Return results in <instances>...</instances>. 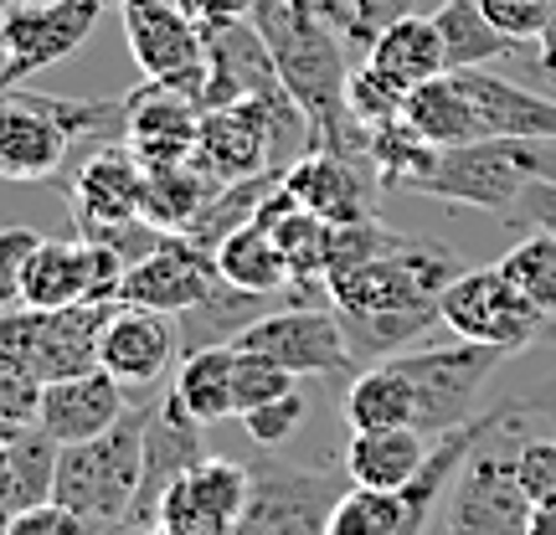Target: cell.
Masks as SVG:
<instances>
[{"label": "cell", "mask_w": 556, "mask_h": 535, "mask_svg": "<svg viewBox=\"0 0 556 535\" xmlns=\"http://www.w3.org/2000/svg\"><path fill=\"white\" fill-rule=\"evenodd\" d=\"M505 221H510V227H541V232L556 238V180H531L526 196L510 206Z\"/></svg>", "instance_id": "obj_42"}, {"label": "cell", "mask_w": 556, "mask_h": 535, "mask_svg": "<svg viewBox=\"0 0 556 535\" xmlns=\"http://www.w3.org/2000/svg\"><path fill=\"white\" fill-rule=\"evenodd\" d=\"M99 366L124 386H150L170 366H180V324L176 315L160 309H139V304H114V315L103 324L99 340Z\"/></svg>", "instance_id": "obj_17"}, {"label": "cell", "mask_w": 556, "mask_h": 535, "mask_svg": "<svg viewBox=\"0 0 556 535\" xmlns=\"http://www.w3.org/2000/svg\"><path fill=\"white\" fill-rule=\"evenodd\" d=\"M0 5H11V0H0Z\"/></svg>", "instance_id": "obj_49"}, {"label": "cell", "mask_w": 556, "mask_h": 535, "mask_svg": "<svg viewBox=\"0 0 556 535\" xmlns=\"http://www.w3.org/2000/svg\"><path fill=\"white\" fill-rule=\"evenodd\" d=\"M217 283H222L217 258L206 247H197L186 232H165V242H160L155 253L129 263V273L119 283V298L124 304H139V309H160V315H186Z\"/></svg>", "instance_id": "obj_15"}, {"label": "cell", "mask_w": 556, "mask_h": 535, "mask_svg": "<svg viewBox=\"0 0 556 535\" xmlns=\"http://www.w3.org/2000/svg\"><path fill=\"white\" fill-rule=\"evenodd\" d=\"M345 422H351V433L417 428V386L397 356L361 366V377L345 386Z\"/></svg>", "instance_id": "obj_23"}, {"label": "cell", "mask_w": 556, "mask_h": 535, "mask_svg": "<svg viewBox=\"0 0 556 535\" xmlns=\"http://www.w3.org/2000/svg\"><path fill=\"white\" fill-rule=\"evenodd\" d=\"M253 26L274 52V67L289 99L304 109L315 150H336V155H366V129L351 119V62H345V31L330 21L299 11L294 0H258L253 5Z\"/></svg>", "instance_id": "obj_2"}, {"label": "cell", "mask_w": 556, "mask_h": 535, "mask_svg": "<svg viewBox=\"0 0 556 535\" xmlns=\"http://www.w3.org/2000/svg\"><path fill=\"white\" fill-rule=\"evenodd\" d=\"M531 180H556V160L541 150V139H469L454 150H438L433 170L413 191L510 217V206L526 196Z\"/></svg>", "instance_id": "obj_4"}, {"label": "cell", "mask_w": 556, "mask_h": 535, "mask_svg": "<svg viewBox=\"0 0 556 535\" xmlns=\"http://www.w3.org/2000/svg\"><path fill=\"white\" fill-rule=\"evenodd\" d=\"M484 11L510 41H541L546 21H552V0H484Z\"/></svg>", "instance_id": "obj_41"}, {"label": "cell", "mask_w": 556, "mask_h": 535, "mask_svg": "<svg viewBox=\"0 0 556 535\" xmlns=\"http://www.w3.org/2000/svg\"><path fill=\"white\" fill-rule=\"evenodd\" d=\"M299 422H304V397H299V392H283V397L263 402V407H253V412H242L248 437L263 443V448H283V443L299 433Z\"/></svg>", "instance_id": "obj_38"}, {"label": "cell", "mask_w": 556, "mask_h": 535, "mask_svg": "<svg viewBox=\"0 0 556 535\" xmlns=\"http://www.w3.org/2000/svg\"><path fill=\"white\" fill-rule=\"evenodd\" d=\"M37 407H41V377L0 345V428L37 422Z\"/></svg>", "instance_id": "obj_35"}, {"label": "cell", "mask_w": 556, "mask_h": 535, "mask_svg": "<svg viewBox=\"0 0 556 535\" xmlns=\"http://www.w3.org/2000/svg\"><path fill=\"white\" fill-rule=\"evenodd\" d=\"M490 437H479L448 489V535H526L531 525V495L516 479V448H500Z\"/></svg>", "instance_id": "obj_12"}, {"label": "cell", "mask_w": 556, "mask_h": 535, "mask_svg": "<svg viewBox=\"0 0 556 535\" xmlns=\"http://www.w3.org/2000/svg\"><path fill=\"white\" fill-rule=\"evenodd\" d=\"M212 196H217V180L197 160L144 165V221H155L160 232H186Z\"/></svg>", "instance_id": "obj_27"}, {"label": "cell", "mask_w": 556, "mask_h": 535, "mask_svg": "<svg viewBox=\"0 0 556 535\" xmlns=\"http://www.w3.org/2000/svg\"><path fill=\"white\" fill-rule=\"evenodd\" d=\"M119 304V298H114ZM114 304H67V309H0V345L21 356L31 371L47 381L78 377L99 366L103 324L114 315Z\"/></svg>", "instance_id": "obj_10"}, {"label": "cell", "mask_w": 556, "mask_h": 535, "mask_svg": "<svg viewBox=\"0 0 556 535\" xmlns=\"http://www.w3.org/2000/svg\"><path fill=\"white\" fill-rule=\"evenodd\" d=\"M124 412H129V386L119 377H109L103 366H93V371L41 386L37 428L67 448V443H88V437L109 433Z\"/></svg>", "instance_id": "obj_18"}, {"label": "cell", "mask_w": 556, "mask_h": 535, "mask_svg": "<svg viewBox=\"0 0 556 535\" xmlns=\"http://www.w3.org/2000/svg\"><path fill=\"white\" fill-rule=\"evenodd\" d=\"M109 535H155L150 525H124V531H109Z\"/></svg>", "instance_id": "obj_47"}, {"label": "cell", "mask_w": 556, "mask_h": 535, "mask_svg": "<svg viewBox=\"0 0 556 535\" xmlns=\"http://www.w3.org/2000/svg\"><path fill=\"white\" fill-rule=\"evenodd\" d=\"M248 469H253V495L232 535H325L340 495L351 489L345 469L336 474L325 463H283L263 454Z\"/></svg>", "instance_id": "obj_6"}, {"label": "cell", "mask_w": 556, "mask_h": 535, "mask_svg": "<svg viewBox=\"0 0 556 535\" xmlns=\"http://www.w3.org/2000/svg\"><path fill=\"white\" fill-rule=\"evenodd\" d=\"M212 258H217L222 283H232L242 294L274 298V294H283V289H294V268L283 258V247H278L274 232L258 227V221H248L232 238H222Z\"/></svg>", "instance_id": "obj_25"}, {"label": "cell", "mask_w": 556, "mask_h": 535, "mask_svg": "<svg viewBox=\"0 0 556 535\" xmlns=\"http://www.w3.org/2000/svg\"><path fill=\"white\" fill-rule=\"evenodd\" d=\"M552 78H556V73H552Z\"/></svg>", "instance_id": "obj_50"}, {"label": "cell", "mask_w": 556, "mask_h": 535, "mask_svg": "<svg viewBox=\"0 0 556 535\" xmlns=\"http://www.w3.org/2000/svg\"><path fill=\"white\" fill-rule=\"evenodd\" d=\"M397 360L417 386V433L438 437L448 428H464L469 417H479V397H484L490 377L510 360V351L454 340V345H413Z\"/></svg>", "instance_id": "obj_8"}, {"label": "cell", "mask_w": 556, "mask_h": 535, "mask_svg": "<svg viewBox=\"0 0 556 535\" xmlns=\"http://www.w3.org/2000/svg\"><path fill=\"white\" fill-rule=\"evenodd\" d=\"M433 26H438V37H443L448 73H458V67H495L500 58L520 52V41H510L490 21L484 0H443L433 11Z\"/></svg>", "instance_id": "obj_28"}, {"label": "cell", "mask_w": 556, "mask_h": 535, "mask_svg": "<svg viewBox=\"0 0 556 535\" xmlns=\"http://www.w3.org/2000/svg\"><path fill=\"white\" fill-rule=\"evenodd\" d=\"M67 201H73V221L83 238H99L109 227L144 217V160L114 139V144H93L83 150L67 180Z\"/></svg>", "instance_id": "obj_14"}, {"label": "cell", "mask_w": 556, "mask_h": 535, "mask_svg": "<svg viewBox=\"0 0 556 535\" xmlns=\"http://www.w3.org/2000/svg\"><path fill=\"white\" fill-rule=\"evenodd\" d=\"M500 273L516 283L520 294L531 298L536 309L556 319V238L552 232H541V227H526V238L495 263Z\"/></svg>", "instance_id": "obj_32"}, {"label": "cell", "mask_w": 556, "mask_h": 535, "mask_svg": "<svg viewBox=\"0 0 556 535\" xmlns=\"http://www.w3.org/2000/svg\"><path fill=\"white\" fill-rule=\"evenodd\" d=\"M433 437L417 428H377V433H351L345 448V479L361 489H407L422 469Z\"/></svg>", "instance_id": "obj_22"}, {"label": "cell", "mask_w": 556, "mask_h": 535, "mask_svg": "<svg viewBox=\"0 0 556 535\" xmlns=\"http://www.w3.org/2000/svg\"><path fill=\"white\" fill-rule=\"evenodd\" d=\"M413 11H417V0H356V26H351V41H361V47H366L381 26L413 16Z\"/></svg>", "instance_id": "obj_43"}, {"label": "cell", "mask_w": 556, "mask_h": 535, "mask_svg": "<svg viewBox=\"0 0 556 535\" xmlns=\"http://www.w3.org/2000/svg\"><path fill=\"white\" fill-rule=\"evenodd\" d=\"M516 479L520 489L536 499H556V437H531L516 443Z\"/></svg>", "instance_id": "obj_40"}, {"label": "cell", "mask_w": 556, "mask_h": 535, "mask_svg": "<svg viewBox=\"0 0 556 535\" xmlns=\"http://www.w3.org/2000/svg\"><path fill=\"white\" fill-rule=\"evenodd\" d=\"M176 5L197 21L201 31H217V26H232V21H248L258 0H176Z\"/></svg>", "instance_id": "obj_44"}, {"label": "cell", "mask_w": 556, "mask_h": 535, "mask_svg": "<svg viewBox=\"0 0 556 535\" xmlns=\"http://www.w3.org/2000/svg\"><path fill=\"white\" fill-rule=\"evenodd\" d=\"M377 170L366 155H336V150H309L304 160H294L283 170V191L304 206L325 217L330 227L340 221H366L377 217L371 201H377Z\"/></svg>", "instance_id": "obj_16"}, {"label": "cell", "mask_w": 556, "mask_h": 535, "mask_svg": "<svg viewBox=\"0 0 556 535\" xmlns=\"http://www.w3.org/2000/svg\"><path fill=\"white\" fill-rule=\"evenodd\" d=\"M201 433H206V422H197V417L186 412L176 392H165L160 402H150V422H144V489H139L135 525H150L160 495H165L197 458H206Z\"/></svg>", "instance_id": "obj_20"}, {"label": "cell", "mask_w": 556, "mask_h": 535, "mask_svg": "<svg viewBox=\"0 0 556 535\" xmlns=\"http://www.w3.org/2000/svg\"><path fill=\"white\" fill-rule=\"evenodd\" d=\"M366 160H371V170H377L381 186L413 191L417 180L433 170L438 144H428L407 119H392V124H381V129H371V139H366Z\"/></svg>", "instance_id": "obj_31"}, {"label": "cell", "mask_w": 556, "mask_h": 535, "mask_svg": "<svg viewBox=\"0 0 556 535\" xmlns=\"http://www.w3.org/2000/svg\"><path fill=\"white\" fill-rule=\"evenodd\" d=\"M325 535H413V531H407V505H402L397 489H361V484H351L340 495Z\"/></svg>", "instance_id": "obj_33"}, {"label": "cell", "mask_w": 556, "mask_h": 535, "mask_svg": "<svg viewBox=\"0 0 556 535\" xmlns=\"http://www.w3.org/2000/svg\"><path fill=\"white\" fill-rule=\"evenodd\" d=\"M263 315V294H242L232 283H217L212 294L191 304L186 315H176L180 324V356L206 351V345H232V340Z\"/></svg>", "instance_id": "obj_30"}, {"label": "cell", "mask_w": 556, "mask_h": 535, "mask_svg": "<svg viewBox=\"0 0 556 535\" xmlns=\"http://www.w3.org/2000/svg\"><path fill=\"white\" fill-rule=\"evenodd\" d=\"M170 392L206 428L222 422V417H238V351L232 345H206V351L180 356Z\"/></svg>", "instance_id": "obj_26"}, {"label": "cell", "mask_w": 556, "mask_h": 535, "mask_svg": "<svg viewBox=\"0 0 556 535\" xmlns=\"http://www.w3.org/2000/svg\"><path fill=\"white\" fill-rule=\"evenodd\" d=\"M41 232L31 227H0V309L26 304V268L37 258Z\"/></svg>", "instance_id": "obj_37"}, {"label": "cell", "mask_w": 556, "mask_h": 535, "mask_svg": "<svg viewBox=\"0 0 556 535\" xmlns=\"http://www.w3.org/2000/svg\"><path fill=\"white\" fill-rule=\"evenodd\" d=\"M232 345L278 360L294 377L340 381V377H351V371H361L356 351H351V335H345V319L336 315L330 298H294V304L274 309V315H258Z\"/></svg>", "instance_id": "obj_7"}, {"label": "cell", "mask_w": 556, "mask_h": 535, "mask_svg": "<svg viewBox=\"0 0 556 535\" xmlns=\"http://www.w3.org/2000/svg\"><path fill=\"white\" fill-rule=\"evenodd\" d=\"M124 41L139 62L144 82H165L186 99H206V31L180 11L176 0H124Z\"/></svg>", "instance_id": "obj_11"}, {"label": "cell", "mask_w": 556, "mask_h": 535, "mask_svg": "<svg viewBox=\"0 0 556 535\" xmlns=\"http://www.w3.org/2000/svg\"><path fill=\"white\" fill-rule=\"evenodd\" d=\"M541 67L556 73V0H552V21H546V31H541Z\"/></svg>", "instance_id": "obj_45"}, {"label": "cell", "mask_w": 556, "mask_h": 535, "mask_svg": "<svg viewBox=\"0 0 556 535\" xmlns=\"http://www.w3.org/2000/svg\"><path fill=\"white\" fill-rule=\"evenodd\" d=\"M438 319H443V330H454V340L495 345L510 356L531 351L536 340H556V319L536 309L495 263L458 273L438 298Z\"/></svg>", "instance_id": "obj_5"}, {"label": "cell", "mask_w": 556, "mask_h": 535, "mask_svg": "<svg viewBox=\"0 0 556 535\" xmlns=\"http://www.w3.org/2000/svg\"><path fill=\"white\" fill-rule=\"evenodd\" d=\"M0 535H93V525L78 515V510H67L62 499H41L31 510H21L0 525Z\"/></svg>", "instance_id": "obj_39"}, {"label": "cell", "mask_w": 556, "mask_h": 535, "mask_svg": "<svg viewBox=\"0 0 556 535\" xmlns=\"http://www.w3.org/2000/svg\"><path fill=\"white\" fill-rule=\"evenodd\" d=\"M458 278L454 253L438 238H407L377 253L371 263H361L351 273L325 278L336 315L345 319V335L356 360H387L413 351L438 319V298Z\"/></svg>", "instance_id": "obj_1"}, {"label": "cell", "mask_w": 556, "mask_h": 535, "mask_svg": "<svg viewBox=\"0 0 556 535\" xmlns=\"http://www.w3.org/2000/svg\"><path fill=\"white\" fill-rule=\"evenodd\" d=\"M58 458L62 443L41 433L37 422L11 428V458H5V474H0V525L21 510H31L41 499H52L58 489Z\"/></svg>", "instance_id": "obj_24"}, {"label": "cell", "mask_w": 556, "mask_h": 535, "mask_svg": "<svg viewBox=\"0 0 556 535\" xmlns=\"http://www.w3.org/2000/svg\"><path fill=\"white\" fill-rule=\"evenodd\" d=\"M201 109L165 82H144L129 93V119H124V144L135 150L144 165H165V160H191L201 135Z\"/></svg>", "instance_id": "obj_19"}, {"label": "cell", "mask_w": 556, "mask_h": 535, "mask_svg": "<svg viewBox=\"0 0 556 535\" xmlns=\"http://www.w3.org/2000/svg\"><path fill=\"white\" fill-rule=\"evenodd\" d=\"M248 495H253V469L238 463V458L206 454L160 495L150 531L155 535H232L242 510H248Z\"/></svg>", "instance_id": "obj_13"}, {"label": "cell", "mask_w": 556, "mask_h": 535, "mask_svg": "<svg viewBox=\"0 0 556 535\" xmlns=\"http://www.w3.org/2000/svg\"><path fill=\"white\" fill-rule=\"evenodd\" d=\"M345 103H351V119L371 135V129H381V124L402 119V103H407V93H402V88H392L377 67H366V62H361V67H351Z\"/></svg>", "instance_id": "obj_34"}, {"label": "cell", "mask_w": 556, "mask_h": 535, "mask_svg": "<svg viewBox=\"0 0 556 535\" xmlns=\"http://www.w3.org/2000/svg\"><path fill=\"white\" fill-rule=\"evenodd\" d=\"M366 67H377L381 78L402 88V93H413L417 82L438 78V73H448V58H443V37H438L433 16H402L392 26H381L377 37L366 41Z\"/></svg>", "instance_id": "obj_21"}, {"label": "cell", "mask_w": 556, "mask_h": 535, "mask_svg": "<svg viewBox=\"0 0 556 535\" xmlns=\"http://www.w3.org/2000/svg\"><path fill=\"white\" fill-rule=\"evenodd\" d=\"M232 351H238V417L283 397V392H294V371H283L278 360L258 356V351H242V345H232Z\"/></svg>", "instance_id": "obj_36"}, {"label": "cell", "mask_w": 556, "mask_h": 535, "mask_svg": "<svg viewBox=\"0 0 556 535\" xmlns=\"http://www.w3.org/2000/svg\"><path fill=\"white\" fill-rule=\"evenodd\" d=\"M103 0H11L0 5V93L26 88L93 37Z\"/></svg>", "instance_id": "obj_9"}, {"label": "cell", "mask_w": 556, "mask_h": 535, "mask_svg": "<svg viewBox=\"0 0 556 535\" xmlns=\"http://www.w3.org/2000/svg\"><path fill=\"white\" fill-rule=\"evenodd\" d=\"M103 5H124V0H103Z\"/></svg>", "instance_id": "obj_48"}, {"label": "cell", "mask_w": 556, "mask_h": 535, "mask_svg": "<svg viewBox=\"0 0 556 535\" xmlns=\"http://www.w3.org/2000/svg\"><path fill=\"white\" fill-rule=\"evenodd\" d=\"M144 422H150V402L129 407L109 433L62 448L52 499L78 510L93 535L135 525L139 489H144Z\"/></svg>", "instance_id": "obj_3"}, {"label": "cell", "mask_w": 556, "mask_h": 535, "mask_svg": "<svg viewBox=\"0 0 556 535\" xmlns=\"http://www.w3.org/2000/svg\"><path fill=\"white\" fill-rule=\"evenodd\" d=\"M5 458H11V428H0V474H5Z\"/></svg>", "instance_id": "obj_46"}, {"label": "cell", "mask_w": 556, "mask_h": 535, "mask_svg": "<svg viewBox=\"0 0 556 535\" xmlns=\"http://www.w3.org/2000/svg\"><path fill=\"white\" fill-rule=\"evenodd\" d=\"M402 119L413 124L428 144H438V150H454V144L479 139L475 109H469L454 73H438V78L417 82L413 93H407V103H402Z\"/></svg>", "instance_id": "obj_29"}]
</instances>
